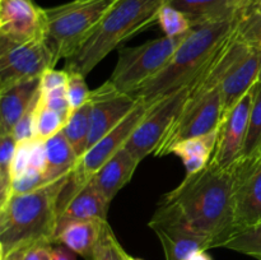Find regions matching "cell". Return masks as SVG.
Returning a JSON list of instances; mask_svg holds the SVG:
<instances>
[{"instance_id": "1", "label": "cell", "mask_w": 261, "mask_h": 260, "mask_svg": "<svg viewBox=\"0 0 261 260\" xmlns=\"http://www.w3.org/2000/svg\"><path fill=\"white\" fill-rule=\"evenodd\" d=\"M162 200L175 206L195 231L208 236L213 247H223L236 233L232 170L209 161L201 171L186 175Z\"/></svg>"}, {"instance_id": "2", "label": "cell", "mask_w": 261, "mask_h": 260, "mask_svg": "<svg viewBox=\"0 0 261 260\" xmlns=\"http://www.w3.org/2000/svg\"><path fill=\"white\" fill-rule=\"evenodd\" d=\"M70 175L30 193L10 194L0 205V259L18 247L54 244L59 204Z\"/></svg>"}, {"instance_id": "3", "label": "cell", "mask_w": 261, "mask_h": 260, "mask_svg": "<svg viewBox=\"0 0 261 260\" xmlns=\"http://www.w3.org/2000/svg\"><path fill=\"white\" fill-rule=\"evenodd\" d=\"M237 19L239 18L193 25L170 63L133 96L150 106L193 82L233 33Z\"/></svg>"}, {"instance_id": "4", "label": "cell", "mask_w": 261, "mask_h": 260, "mask_svg": "<svg viewBox=\"0 0 261 260\" xmlns=\"http://www.w3.org/2000/svg\"><path fill=\"white\" fill-rule=\"evenodd\" d=\"M167 0H117L101 24L74 55L66 59L65 70L91 73L124 41L157 22Z\"/></svg>"}, {"instance_id": "5", "label": "cell", "mask_w": 261, "mask_h": 260, "mask_svg": "<svg viewBox=\"0 0 261 260\" xmlns=\"http://www.w3.org/2000/svg\"><path fill=\"white\" fill-rule=\"evenodd\" d=\"M226 42L219 47L193 81L185 106L154 155H167L170 148L177 142L209 134L218 129L219 122L223 117L221 81Z\"/></svg>"}, {"instance_id": "6", "label": "cell", "mask_w": 261, "mask_h": 260, "mask_svg": "<svg viewBox=\"0 0 261 260\" xmlns=\"http://www.w3.org/2000/svg\"><path fill=\"white\" fill-rule=\"evenodd\" d=\"M117 0H73L45 9L47 41L56 59H69L97 30Z\"/></svg>"}, {"instance_id": "7", "label": "cell", "mask_w": 261, "mask_h": 260, "mask_svg": "<svg viewBox=\"0 0 261 260\" xmlns=\"http://www.w3.org/2000/svg\"><path fill=\"white\" fill-rule=\"evenodd\" d=\"M186 35L163 36L135 47L120 48L116 66L109 81L122 93L134 94L163 70Z\"/></svg>"}, {"instance_id": "8", "label": "cell", "mask_w": 261, "mask_h": 260, "mask_svg": "<svg viewBox=\"0 0 261 260\" xmlns=\"http://www.w3.org/2000/svg\"><path fill=\"white\" fill-rule=\"evenodd\" d=\"M58 61L47 40L17 42L0 37V88L40 79Z\"/></svg>"}, {"instance_id": "9", "label": "cell", "mask_w": 261, "mask_h": 260, "mask_svg": "<svg viewBox=\"0 0 261 260\" xmlns=\"http://www.w3.org/2000/svg\"><path fill=\"white\" fill-rule=\"evenodd\" d=\"M261 50L246 45L234 31L224 45L221 92L223 116L259 82Z\"/></svg>"}, {"instance_id": "10", "label": "cell", "mask_w": 261, "mask_h": 260, "mask_svg": "<svg viewBox=\"0 0 261 260\" xmlns=\"http://www.w3.org/2000/svg\"><path fill=\"white\" fill-rule=\"evenodd\" d=\"M191 83L193 82L149 106L145 116L125 145L140 162L149 154H154L162 144L163 139L185 106Z\"/></svg>"}, {"instance_id": "11", "label": "cell", "mask_w": 261, "mask_h": 260, "mask_svg": "<svg viewBox=\"0 0 261 260\" xmlns=\"http://www.w3.org/2000/svg\"><path fill=\"white\" fill-rule=\"evenodd\" d=\"M165 251L166 260H189L199 251L213 249V241L199 233L182 218L177 209L161 201L149 221Z\"/></svg>"}, {"instance_id": "12", "label": "cell", "mask_w": 261, "mask_h": 260, "mask_svg": "<svg viewBox=\"0 0 261 260\" xmlns=\"http://www.w3.org/2000/svg\"><path fill=\"white\" fill-rule=\"evenodd\" d=\"M233 172V213L236 232L261 223V153L241 158Z\"/></svg>"}, {"instance_id": "13", "label": "cell", "mask_w": 261, "mask_h": 260, "mask_svg": "<svg viewBox=\"0 0 261 260\" xmlns=\"http://www.w3.org/2000/svg\"><path fill=\"white\" fill-rule=\"evenodd\" d=\"M149 106L139 101L133 111L120 122L119 125L110 130L94 145H92L83 157L79 158L75 168L71 172L75 180L87 181L120 149L126 145L127 140L135 132L138 125L147 114Z\"/></svg>"}, {"instance_id": "14", "label": "cell", "mask_w": 261, "mask_h": 260, "mask_svg": "<svg viewBox=\"0 0 261 260\" xmlns=\"http://www.w3.org/2000/svg\"><path fill=\"white\" fill-rule=\"evenodd\" d=\"M254 88V87H252ZM252 88L222 117L211 162L223 170H232L242 157L249 129Z\"/></svg>"}, {"instance_id": "15", "label": "cell", "mask_w": 261, "mask_h": 260, "mask_svg": "<svg viewBox=\"0 0 261 260\" xmlns=\"http://www.w3.org/2000/svg\"><path fill=\"white\" fill-rule=\"evenodd\" d=\"M110 204L111 201L107 200L91 180L78 181L70 175L61 194L56 232L71 222L107 221Z\"/></svg>"}, {"instance_id": "16", "label": "cell", "mask_w": 261, "mask_h": 260, "mask_svg": "<svg viewBox=\"0 0 261 260\" xmlns=\"http://www.w3.org/2000/svg\"><path fill=\"white\" fill-rule=\"evenodd\" d=\"M139 99L129 93H122L110 81L91 92V132L88 149L103 135L119 125L133 111ZM87 149V150H88Z\"/></svg>"}, {"instance_id": "17", "label": "cell", "mask_w": 261, "mask_h": 260, "mask_svg": "<svg viewBox=\"0 0 261 260\" xmlns=\"http://www.w3.org/2000/svg\"><path fill=\"white\" fill-rule=\"evenodd\" d=\"M0 37L17 42L47 40L45 9L33 0H0Z\"/></svg>"}, {"instance_id": "18", "label": "cell", "mask_w": 261, "mask_h": 260, "mask_svg": "<svg viewBox=\"0 0 261 260\" xmlns=\"http://www.w3.org/2000/svg\"><path fill=\"white\" fill-rule=\"evenodd\" d=\"M251 3V0H167L166 4L181 10L195 25L239 18Z\"/></svg>"}, {"instance_id": "19", "label": "cell", "mask_w": 261, "mask_h": 260, "mask_svg": "<svg viewBox=\"0 0 261 260\" xmlns=\"http://www.w3.org/2000/svg\"><path fill=\"white\" fill-rule=\"evenodd\" d=\"M139 163L140 161L124 147L115 153L89 180L106 196L107 200L112 201L117 193L132 180Z\"/></svg>"}, {"instance_id": "20", "label": "cell", "mask_w": 261, "mask_h": 260, "mask_svg": "<svg viewBox=\"0 0 261 260\" xmlns=\"http://www.w3.org/2000/svg\"><path fill=\"white\" fill-rule=\"evenodd\" d=\"M40 79L0 88V135L13 134L15 125L40 89Z\"/></svg>"}, {"instance_id": "21", "label": "cell", "mask_w": 261, "mask_h": 260, "mask_svg": "<svg viewBox=\"0 0 261 260\" xmlns=\"http://www.w3.org/2000/svg\"><path fill=\"white\" fill-rule=\"evenodd\" d=\"M106 223L107 221L99 219L71 222L56 232L54 244L65 245L75 254L82 255L86 260H91Z\"/></svg>"}, {"instance_id": "22", "label": "cell", "mask_w": 261, "mask_h": 260, "mask_svg": "<svg viewBox=\"0 0 261 260\" xmlns=\"http://www.w3.org/2000/svg\"><path fill=\"white\" fill-rule=\"evenodd\" d=\"M46 145V167L43 177L46 183H53L74 171L79 157L73 149L63 133H58L45 140Z\"/></svg>"}, {"instance_id": "23", "label": "cell", "mask_w": 261, "mask_h": 260, "mask_svg": "<svg viewBox=\"0 0 261 260\" xmlns=\"http://www.w3.org/2000/svg\"><path fill=\"white\" fill-rule=\"evenodd\" d=\"M89 132H91V105L88 102L71 112L61 130L79 158L83 157L88 149Z\"/></svg>"}, {"instance_id": "24", "label": "cell", "mask_w": 261, "mask_h": 260, "mask_svg": "<svg viewBox=\"0 0 261 260\" xmlns=\"http://www.w3.org/2000/svg\"><path fill=\"white\" fill-rule=\"evenodd\" d=\"M234 35L246 45L261 50V5H249L240 14Z\"/></svg>"}, {"instance_id": "25", "label": "cell", "mask_w": 261, "mask_h": 260, "mask_svg": "<svg viewBox=\"0 0 261 260\" xmlns=\"http://www.w3.org/2000/svg\"><path fill=\"white\" fill-rule=\"evenodd\" d=\"M261 153V82H257L252 88V103L250 111L249 129L245 140L244 152L241 158L255 157ZM240 158V160H241Z\"/></svg>"}, {"instance_id": "26", "label": "cell", "mask_w": 261, "mask_h": 260, "mask_svg": "<svg viewBox=\"0 0 261 260\" xmlns=\"http://www.w3.org/2000/svg\"><path fill=\"white\" fill-rule=\"evenodd\" d=\"M15 148L17 140L13 134L0 135V205L4 204L12 194Z\"/></svg>"}, {"instance_id": "27", "label": "cell", "mask_w": 261, "mask_h": 260, "mask_svg": "<svg viewBox=\"0 0 261 260\" xmlns=\"http://www.w3.org/2000/svg\"><path fill=\"white\" fill-rule=\"evenodd\" d=\"M217 137H218V129L209 134L181 140L170 148L168 154H175L180 158L198 155L211 160L217 144Z\"/></svg>"}, {"instance_id": "28", "label": "cell", "mask_w": 261, "mask_h": 260, "mask_svg": "<svg viewBox=\"0 0 261 260\" xmlns=\"http://www.w3.org/2000/svg\"><path fill=\"white\" fill-rule=\"evenodd\" d=\"M223 247L261 260V223L236 232Z\"/></svg>"}, {"instance_id": "29", "label": "cell", "mask_w": 261, "mask_h": 260, "mask_svg": "<svg viewBox=\"0 0 261 260\" xmlns=\"http://www.w3.org/2000/svg\"><path fill=\"white\" fill-rule=\"evenodd\" d=\"M41 87V86H40ZM64 120L60 115L51 110L43 101L42 96L38 99L37 109H36V119H35V132L36 137L42 140L50 139L51 137L56 135L63 130Z\"/></svg>"}, {"instance_id": "30", "label": "cell", "mask_w": 261, "mask_h": 260, "mask_svg": "<svg viewBox=\"0 0 261 260\" xmlns=\"http://www.w3.org/2000/svg\"><path fill=\"white\" fill-rule=\"evenodd\" d=\"M157 22L160 23L165 36H168V37H178V36L186 35L193 27L191 20L181 10L168 4H165L161 8Z\"/></svg>"}, {"instance_id": "31", "label": "cell", "mask_w": 261, "mask_h": 260, "mask_svg": "<svg viewBox=\"0 0 261 260\" xmlns=\"http://www.w3.org/2000/svg\"><path fill=\"white\" fill-rule=\"evenodd\" d=\"M126 257L127 252L121 246L107 222L91 260H126Z\"/></svg>"}, {"instance_id": "32", "label": "cell", "mask_w": 261, "mask_h": 260, "mask_svg": "<svg viewBox=\"0 0 261 260\" xmlns=\"http://www.w3.org/2000/svg\"><path fill=\"white\" fill-rule=\"evenodd\" d=\"M69 74L68 84H66V92H68V99L70 103L71 111H75L79 107L88 103L91 98V89L86 83V75L76 70H66Z\"/></svg>"}, {"instance_id": "33", "label": "cell", "mask_w": 261, "mask_h": 260, "mask_svg": "<svg viewBox=\"0 0 261 260\" xmlns=\"http://www.w3.org/2000/svg\"><path fill=\"white\" fill-rule=\"evenodd\" d=\"M40 96H41V87L40 89H38L37 93H36V96L33 97L32 102H31L27 111L23 114V116L20 117L18 124L15 125L14 132H13V137L15 138L17 142L32 139V138L36 137L35 119H36V109H37V103H38V99H40Z\"/></svg>"}, {"instance_id": "34", "label": "cell", "mask_w": 261, "mask_h": 260, "mask_svg": "<svg viewBox=\"0 0 261 260\" xmlns=\"http://www.w3.org/2000/svg\"><path fill=\"white\" fill-rule=\"evenodd\" d=\"M41 96H42L45 103L47 105L51 110H54V111L58 112V114L60 115V117L64 120V122L68 121L69 116H70L73 111H71L70 103H69L66 87H60V88H55L46 92H43L42 89H41Z\"/></svg>"}, {"instance_id": "35", "label": "cell", "mask_w": 261, "mask_h": 260, "mask_svg": "<svg viewBox=\"0 0 261 260\" xmlns=\"http://www.w3.org/2000/svg\"><path fill=\"white\" fill-rule=\"evenodd\" d=\"M45 184L47 183L45 181L42 171L35 170V168H27V170L23 171L22 173H19V175L13 178L12 194L30 193V191L41 188Z\"/></svg>"}, {"instance_id": "36", "label": "cell", "mask_w": 261, "mask_h": 260, "mask_svg": "<svg viewBox=\"0 0 261 260\" xmlns=\"http://www.w3.org/2000/svg\"><path fill=\"white\" fill-rule=\"evenodd\" d=\"M69 74L66 70H55V69H47L41 76V89L43 92L51 91V89L66 87L68 84Z\"/></svg>"}, {"instance_id": "37", "label": "cell", "mask_w": 261, "mask_h": 260, "mask_svg": "<svg viewBox=\"0 0 261 260\" xmlns=\"http://www.w3.org/2000/svg\"><path fill=\"white\" fill-rule=\"evenodd\" d=\"M53 245L50 242H40L30 247L25 260H53Z\"/></svg>"}, {"instance_id": "38", "label": "cell", "mask_w": 261, "mask_h": 260, "mask_svg": "<svg viewBox=\"0 0 261 260\" xmlns=\"http://www.w3.org/2000/svg\"><path fill=\"white\" fill-rule=\"evenodd\" d=\"M181 161H182L184 166H185L186 175H191V173H196L203 170L211 160L204 157H198V155H190V157L181 158Z\"/></svg>"}, {"instance_id": "39", "label": "cell", "mask_w": 261, "mask_h": 260, "mask_svg": "<svg viewBox=\"0 0 261 260\" xmlns=\"http://www.w3.org/2000/svg\"><path fill=\"white\" fill-rule=\"evenodd\" d=\"M51 255H53V260H76L78 254H75L65 245L54 244Z\"/></svg>"}, {"instance_id": "40", "label": "cell", "mask_w": 261, "mask_h": 260, "mask_svg": "<svg viewBox=\"0 0 261 260\" xmlns=\"http://www.w3.org/2000/svg\"><path fill=\"white\" fill-rule=\"evenodd\" d=\"M31 246H23L18 247V249L13 250L9 254L5 255L4 257H2L0 260H25V255H27L28 250H30Z\"/></svg>"}, {"instance_id": "41", "label": "cell", "mask_w": 261, "mask_h": 260, "mask_svg": "<svg viewBox=\"0 0 261 260\" xmlns=\"http://www.w3.org/2000/svg\"><path fill=\"white\" fill-rule=\"evenodd\" d=\"M189 260H212V257L205 251H199L194 254Z\"/></svg>"}, {"instance_id": "42", "label": "cell", "mask_w": 261, "mask_h": 260, "mask_svg": "<svg viewBox=\"0 0 261 260\" xmlns=\"http://www.w3.org/2000/svg\"><path fill=\"white\" fill-rule=\"evenodd\" d=\"M126 260H142V259H138V257H134V256H132V255H129V254H127V257H126Z\"/></svg>"}, {"instance_id": "43", "label": "cell", "mask_w": 261, "mask_h": 260, "mask_svg": "<svg viewBox=\"0 0 261 260\" xmlns=\"http://www.w3.org/2000/svg\"><path fill=\"white\" fill-rule=\"evenodd\" d=\"M252 4H254V5H261V0H252Z\"/></svg>"}, {"instance_id": "44", "label": "cell", "mask_w": 261, "mask_h": 260, "mask_svg": "<svg viewBox=\"0 0 261 260\" xmlns=\"http://www.w3.org/2000/svg\"><path fill=\"white\" fill-rule=\"evenodd\" d=\"M259 82H261V71H260V75H259Z\"/></svg>"}, {"instance_id": "45", "label": "cell", "mask_w": 261, "mask_h": 260, "mask_svg": "<svg viewBox=\"0 0 261 260\" xmlns=\"http://www.w3.org/2000/svg\"><path fill=\"white\" fill-rule=\"evenodd\" d=\"M251 2H252V0H251ZM251 4H252V3H251Z\"/></svg>"}]
</instances>
